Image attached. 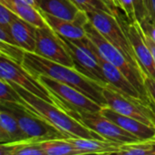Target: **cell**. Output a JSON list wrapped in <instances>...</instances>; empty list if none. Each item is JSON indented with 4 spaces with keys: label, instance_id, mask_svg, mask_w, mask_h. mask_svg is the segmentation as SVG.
Returning a JSON list of instances; mask_svg holds the SVG:
<instances>
[{
    "label": "cell",
    "instance_id": "15",
    "mask_svg": "<svg viewBox=\"0 0 155 155\" xmlns=\"http://www.w3.org/2000/svg\"><path fill=\"white\" fill-rule=\"evenodd\" d=\"M37 9L66 20H89L87 14L79 10L70 0H39Z\"/></svg>",
    "mask_w": 155,
    "mask_h": 155
},
{
    "label": "cell",
    "instance_id": "31",
    "mask_svg": "<svg viewBox=\"0 0 155 155\" xmlns=\"http://www.w3.org/2000/svg\"><path fill=\"white\" fill-rule=\"evenodd\" d=\"M148 15L155 22V0H143Z\"/></svg>",
    "mask_w": 155,
    "mask_h": 155
},
{
    "label": "cell",
    "instance_id": "4",
    "mask_svg": "<svg viewBox=\"0 0 155 155\" xmlns=\"http://www.w3.org/2000/svg\"><path fill=\"white\" fill-rule=\"evenodd\" d=\"M0 110L5 111L14 116L27 139L41 142L53 139L69 138L22 104L15 102H0Z\"/></svg>",
    "mask_w": 155,
    "mask_h": 155
},
{
    "label": "cell",
    "instance_id": "33",
    "mask_svg": "<svg viewBox=\"0 0 155 155\" xmlns=\"http://www.w3.org/2000/svg\"><path fill=\"white\" fill-rule=\"evenodd\" d=\"M116 14H118V13H120L119 11H120V9L117 7V5H116V3H115V0H103Z\"/></svg>",
    "mask_w": 155,
    "mask_h": 155
},
{
    "label": "cell",
    "instance_id": "6",
    "mask_svg": "<svg viewBox=\"0 0 155 155\" xmlns=\"http://www.w3.org/2000/svg\"><path fill=\"white\" fill-rule=\"evenodd\" d=\"M37 78L50 92L56 104L60 108L88 113H100L102 108L101 105L69 84L45 75H38Z\"/></svg>",
    "mask_w": 155,
    "mask_h": 155
},
{
    "label": "cell",
    "instance_id": "12",
    "mask_svg": "<svg viewBox=\"0 0 155 155\" xmlns=\"http://www.w3.org/2000/svg\"><path fill=\"white\" fill-rule=\"evenodd\" d=\"M117 17L133 47L139 64L143 74L155 79L154 59L148 45L144 40L143 33L139 23L137 21L131 22L128 19H123L120 13L117 15Z\"/></svg>",
    "mask_w": 155,
    "mask_h": 155
},
{
    "label": "cell",
    "instance_id": "2",
    "mask_svg": "<svg viewBox=\"0 0 155 155\" xmlns=\"http://www.w3.org/2000/svg\"><path fill=\"white\" fill-rule=\"evenodd\" d=\"M10 84L20 95L23 100V104L26 108L46 120L69 137L106 140L97 133L85 127L76 119L68 114L58 105L51 104L15 84L11 83Z\"/></svg>",
    "mask_w": 155,
    "mask_h": 155
},
{
    "label": "cell",
    "instance_id": "27",
    "mask_svg": "<svg viewBox=\"0 0 155 155\" xmlns=\"http://www.w3.org/2000/svg\"><path fill=\"white\" fill-rule=\"evenodd\" d=\"M143 32L147 35L153 42L155 43V22L147 15L145 18H143L141 22H138Z\"/></svg>",
    "mask_w": 155,
    "mask_h": 155
},
{
    "label": "cell",
    "instance_id": "25",
    "mask_svg": "<svg viewBox=\"0 0 155 155\" xmlns=\"http://www.w3.org/2000/svg\"><path fill=\"white\" fill-rule=\"evenodd\" d=\"M0 102H15L23 104V100L10 84L0 79Z\"/></svg>",
    "mask_w": 155,
    "mask_h": 155
},
{
    "label": "cell",
    "instance_id": "19",
    "mask_svg": "<svg viewBox=\"0 0 155 155\" xmlns=\"http://www.w3.org/2000/svg\"><path fill=\"white\" fill-rule=\"evenodd\" d=\"M16 16L32 24L36 27L48 26L41 12L25 0H0Z\"/></svg>",
    "mask_w": 155,
    "mask_h": 155
},
{
    "label": "cell",
    "instance_id": "29",
    "mask_svg": "<svg viewBox=\"0 0 155 155\" xmlns=\"http://www.w3.org/2000/svg\"><path fill=\"white\" fill-rule=\"evenodd\" d=\"M144 85L150 99L155 105V79L151 76H144Z\"/></svg>",
    "mask_w": 155,
    "mask_h": 155
},
{
    "label": "cell",
    "instance_id": "9",
    "mask_svg": "<svg viewBox=\"0 0 155 155\" xmlns=\"http://www.w3.org/2000/svg\"><path fill=\"white\" fill-rule=\"evenodd\" d=\"M0 79L8 84H15L33 94L56 104L50 92L30 74L22 64L0 54Z\"/></svg>",
    "mask_w": 155,
    "mask_h": 155
},
{
    "label": "cell",
    "instance_id": "34",
    "mask_svg": "<svg viewBox=\"0 0 155 155\" xmlns=\"http://www.w3.org/2000/svg\"><path fill=\"white\" fill-rule=\"evenodd\" d=\"M0 143H9V142L7 141V138L5 137V135L4 133L2 132L1 127H0Z\"/></svg>",
    "mask_w": 155,
    "mask_h": 155
},
{
    "label": "cell",
    "instance_id": "5",
    "mask_svg": "<svg viewBox=\"0 0 155 155\" xmlns=\"http://www.w3.org/2000/svg\"><path fill=\"white\" fill-rule=\"evenodd\" d=\"M86 14L93 26L111 44L117 47L135 68L143 71L133 47L117 15L106 12H89Z\"/></svg>",
    "mask_w": 155,
    "mask_h": 155
},
{
    "label": "cell",
    "instance_id": "35",
    "mask_svg": "<svg viewBox=\"0 0 155 155\" xmlns=\"http://www.w3.org/2000/svg\"><path fill=\"white\" fill-rule=\"evenodd\" d=\"M115 3H116L117 7H118L119 9H121V10H122V8H121V3H120V0H115Z\"/></svg>",
    "mask_w": 155,
    "mask_h": 155
},
{
    "label": "cell",
    "instance_id": "17",
    "mask_svg": "<svg viewBox=\"0 0 155 155\" xmlns=\"http://www.w3.org/2000/svg\"><path fill=\"white\" fill-rule=\"evenodd\" d=\"M41 14L45 21L48 25V26L58 35L63 37H66L69 40L83 39L87 37L84 25L88 21H83V20L70 21V20H66V19L53 16L44 12H41Z\"/></svg>",
    "mask_w": 155,
    "mask_h": 155
},
{
    "label": "cell",
    "instance_id": "10",
    "mask_svg": "<svg viewBox=\"0 0 155 155\" xmlns=\"http://www.w3.org/2000/svg\"><path fill=\"white\" fill-rule=\"evenodd\" d=\"M59 36L73 60L74 68L83 75L90 78L103 87L108 86L109 84L98 62L97 56L88 45V37L83 39L69 40L61 35Z\"/></svg>",
    "mask_w": 155,
    "mask_h": 155
},
{
    "label": "cell",
    "instance_id": "23",
    "mask_svg": "<svg viewBox=\"0 0 155 155\" xmlns=\"http://www.w3.org/2000/svg\"><path fill=\"white\" fill-rule=\"evenodd\" d=\"M115 154L155 155V138L122 144Z\"/></svg>",
    "mask_w": 155,
    "mask_h": 155
},
{
    "label": "cell",
    "instance_id": "11",
    "mask_svg": "<svg viewBox=\"0 0 155 155\" xmlns=\"http://www.w3.org/2000/svg\"><path fill=\"white\" fill-rule=\"evenodd\" d=\"M34 53L48 60L74 67L73 60L62 39L49 26L37 27Z\"/></svg>",
    "mask_w": 155,
    "mask_h": 155
},
{
    "label": "cell",
    "instance_id": "16",
    "mask_svg": "<svg viewBox=\"0 0 155 155\" xmlns=\"http://www.w3.org/2000/svg\"><path fill=\"white\" fill-rule=\"evenodd\" d=\"M37 27L24 19L16 16L8 26V33L17 46L26 52L34 53Z\"/></svg>",
    "mask_w": 155,
    "mask_h": 155
},
{
    "label": "cell",
    "instance_id": "1",
    "mask_svg": "<svg viewBox=\"0 0 155 155\" xmlns=\"http://www.w3.org/2000/svg\"><path fill=\"white\" fill-rule=\"evenodd\" d=\"M22 65L35 77L38 75L50 77L78 89L101 106L107 105L103 95L104 87L83 75L74 67L61 64L39 56L35 53L26 51L22 60Z\"/></svg>",
    "mask_w": 155,
    "mask_h": 155
},
{
    "label": "cell",
    "instance_id": "30",
    "mask_svg": "<svg viewBox=\"0 0 155 155\" xmlns=\"http://www.w3.org/2000/svg\"><path fill=\"white\" fill-rule=\"evenodd\" d=\"M16 142L0 143V155H14Z\"/></svg>",
    "mask_w": 155,
    "mask_h": 155
},
{
    "label": "cell",
    "instance_id": "20",
    "mask_svg": "<svg viewBox=\"0 0 155 155\" xmlns=\"http://www.w3.org/2000/svg\"><path fill=\"white\" fill-rule=\"evenodd\" d=\"M39 144L46 155H82L68 138L41 141Z\"/></svg>",
    "mask_w": 155,
    "mask_h": 155
},
{
    "label": "cell",
    "instance_id": "26",
    "mask_svg": "<svg viewBox=\"0 0 155 155\" xmlns=\"http://www.w3.org/2000/svg\"><path fill=\"white\" fill-rule=\"evenodd\" d=\"M16 16V15L0 1V25L8 30L10 23Z\"/></svg>",
    "mask_w": 155,
    "mask_h": 155
},
{
    "label": "cell",
    "instance_id": "18",
    "mask_svg": "<svg viewBox=\"0 0 155 155\" xmlns=\"http://www.w3.org/2000/svg\"><path fill=\"white\" fill-rule=\"evenodd\" d=\"M69 142L71 143L74 147L84 154H115L116 151L122 145L120 143L93 138H79L69 137Z\"/></svg>",
    "mask_w": 155,
    "mask_h": 155
},
{
    "label": "cell",
    "instance_id": "24",
    "mask_svg": "<svg viewBox=\"0 0 155 155\" xmlns=\"http://www.w3.org/2000/svg\"><path fill=\"white\" fill-rule=\"evenodd\" d=\"M79 10L89 12H106L117 15L116 14L103 0H70Z\"/></svg>",
    "mask_w": 155,
    "mask_h": 155
},
{
    "label": "cell",
    "instance_id": "32",
    "mask_svg": "<svg viewBox=\"0 0 155 155\" xmlns=\"http://www.w3.org/2000/svg\"><path fill=\"white\" fill-rule=\"evenodd\" d=\"M143 36H144V40H145V42H146V44L148 45V46H149V48H150V50H151V52H152V54H153V59H154V62H155V43L147 35H145L144 33H143Z\"/></svg>",
    "mask_w": 155,
    "mask_h": 155
},
{
    "label": "cell",
    "instance_id": "13",
    "mask_svg": "<svg viewBox=\"0 0 155 155\" xmlns=\"http://www.w3.org/2000/svg\"><path fill=\"white\" fill-rule=\"evenodd\" d=\"M87 42H88V45L91 48V50L94 52V54L97 56L98 62H99V64H100V67L102 69V72H103V74L105 75V78H106V80H107V82L109 84L108 86H110V87H111V88H113L115 90H118L119 92L123 93V94H125L127 95H130L132 97L145 101L143 99V97L142 96V94H140V92L137 90V88L129 81V79L122 74V72L120 69H118L116 66H114L112 64L106 61L100 54V53H99L98 49L96 48L95 45L89 38H87Z\"/></svg>",
    "mask_w": 155,
    "mask_h": 155
},
{
    "label": "cell",
    "instance_id": "14",
    "mask_svg": "<svg viewBox=\"0 0 155 155\" xmlns=\"http://www.w3.org/2000/svg\"><path fill=\"white\" fill-rule=\"evenodd\" d=\"M103 116L112 121L124 131L133 134L139 140L155 138V127L148 125L137 119L123 115L109 106H102L100 112Z\"/></svg>",
    "mask_w": 155,
    "mask_h": 155
},
{
    "label": "cell",
    "instance_id": "21",
    "mask_svg": "<svg viewBox=\"0 0 155 155\" xmlns=\"http://www.w3.org/2000/svg\"><path fill=\"white\" fill-rule=\"evenodd\" d=\"M0 127L8 142H19L27 139L14 116L3 110H0Z\"/></svg>",
    "mask_w": 155,
    "mask_h": 155
},
{
    "label": "cell",
    "instance_id": "7",
    "mask_svg": "<svg viewBox=\"0 0 155 155\" xmlns=\"http://www.w3.org/2000/svg\"><path fill=\"white\" fill-rule=\"evenodd\" d=\"M107 106L123 115L137 119L155 127V106L143 100L119 92L110 86L103 89Z\"/></svg>",
    "mask_w": 155,
    "mask_h": 155
},
{
    "label": "cell",
    "instance_id": "8",
    "mask_svg": "<svg viewBox=\"0 0 155 155\" xmlns=\"http://www.w3.org/2000/svg\"><path fill=\"white\" fill-rule=\"evenodd\" d=\"M71 117L76 119L85 127L97 133L108 141L120 144L131 143L140 141L133 134L124 131L110 119L103 116L100 113L78 112L72 109L61 108Z\"/></svg>",
    "mask_w": 155,
    "mask_h": 155
},
{
    "label": "cell",
    "instance_id": "28",
    "mask_svg": "<svg viewBox=\"0 0 155 155\" xmlns=\"http://www.w3.org/2000/svg\"><path fill=\"white\" fill-rule=\"evenodd\" d=\"M132 1L134 10H135L136 21L141 22L143 18H145L148 15L145 5H144V2L143 0H132Z\"/></svg>",
    "mask_w": 155,
    "mask_h": 155
},
{
    "label": "cell",
    "instance_id": "3",
    "mask_svg": "<svg viewBox=\"0 0 155 155\" xmlns=\"http://www.w3.org/2000/svg\"><path fill=\"white\" fill-rule=\"evenodd\" d=\"M84 28L86 31V35L88 38L95 45L96 48L98 49L100 54L109 63L112 64L118 69H120L122 74L129 79V81L137 88L140 92L143 99L154 105L152 100L149 97L147 90L144 85V76L143 71L135 68L123 55V54L115 47L112 44H111L94 26L93 25L88 21L84 25ZM155 106V105H154Z\"/></svg>",
    "mask_w": 155,
    "mask_h": 155
},
{
    "label": "cell",
    "instance_id": "22",
    "mask_svg": "<svg viewBox=\"0 0 155 155\" xmlns=\"http://www.w3.org/2000/svg\"><path fill=\"white\" fill-rule=\"evenodd\" d=\"M0 54H4L20 64L24 57L25 51L16 45L8 30L0 25Z\"/></svg>",
    "mask_w": 155,
    "mask_h": 155
}]
</instances>
